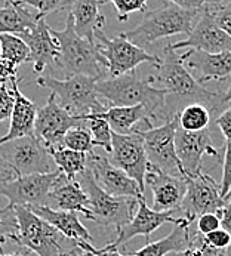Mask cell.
Masks as SVG:
<instances>
[{"label": "cell", "mask_w": 231, "mask_h": 256, "mask_svg": "<svg viewBox=\"0 0 231 256\" xmlns=\"http://www.w3.org/2000/svg\"><path fill=\"white\" fill-rule=\"evenodd\" d=\"M14 110V95L6 84H0V122L10 118Z\"/></svg>", "instance_id": "39"}, {"label": "cell", "mask_w": 231, "mask_h": 256, "mask_svg": "<svg viewBox=\"0 0 231 256\" xmlns=\"http://www.w3.org/2000/svg\"><path fill=\"white\" fill-rule=\"evenodd\" d=\"M6 82H10V77L4 72L0 70V84H6Z\"/></svg>", "instance_id": "49"}, {"label": "cell", "mask_w": 231, "mask_h": 256, "mask_svg": "<svg viewBox=\"0 0 231 256\" xmlns=\"http://www.w3.org/2000/svg\"><path fill=\"white\" fill-rule=\"evenodd\" d=\"M86 128L94 136L96 146H101L107 152H112L113 148V130L108 122L102 117V112H92L83 116Z\"/></svg>", "instance_id": "32"}, {"label": "cell", "mask_w": 231, "mask_h": 256, "mask_svg": "<svg viewBox=\"0 0 231 256\" xmlns=\"http://www.w3.org/2000/svg\"><path fill=\"white\" fill-rule=\"evenodd\" d=\"M4 2H6V3H15L16 0H4Z\"/></svg>", "instance_id": "55"}, {"label": "cell", "mask_w": 231, "mask_h": 256, "mask_svg": "<svg viewBox=\"0 0 231 256\" xmlns=\"http://www.w3.org/2000/svg\"><path fill=\"white\" fill-rule=\"evenodd\" d=\"M216 126L222 132L226 141L231 142V106L220 114V117L216 118Z\"/></svg>", "instance_id": "44"}, {"label": "cell", "mask_w": 231, "mask_h": 256, "mask_svg": "<svg viewBox=\"0 0 231 256\" xmlns=\"http://www.w3.org/2000/svg\"><path fill=\"white\" fill-rule=\"evenodd\" d=\"M198 15L200 10L182 9L168 2L160 8L147 12L135 28L124 32L120 36L146 49L164 37L190 34Z\"/></svg>", "instance_id": "4"}, {"label": "cell", "mask_w": 231, "mask_h": 256, "mask_svg": "<svg viewBox=\"0 0 231 256\" xmlns=\"http://www.w3.org/2000/svg\"><path fill=\"white\" fill-rule=\"evenodd\" d=\"M50 34L58 43L56 64L68 76L83 74L102 78L107 70V61L101 55L98 43L80 37L74 30L73 16L68 14L64 30L50 28Z\"/></svg>", "instance_id": "2"}, {"label": "cell", "mask_w": 231, "mask_h": 256, "mask_svg": "<svg viewBox=\"0 0 231 256\" xmlns=\"http://www.w3.org/2000/svg\"><path fill=\"white\" fill-rule=\"evenodd\" d=\"M88 169L92 174L95 182L106 192L114 197H130L142 198L144 192L138 182L132 180L122 169L112 164L107 157L98 156L95 152L88 154Z\"/></svg>", "instance_id": "16"}, {"label": "cell", "mask_w": 231, "mask_h": 256, "mask_svg": "<svg viewBox=\"0 0 231 256\" xmlns=\"http://www.w3.org/2000/svg\"><path fill=\"white\" fill-rule=\"evenodd\" d=\"M48 151L54 163L56 164V169L70 180H76L80 174L88 169V154L84 152L74 151L62 146L48 148Z\"/></svg>", "instance_id": "29"}, {"label": "cell", "mask_w": 231, "mask_h": 256, "mask_svg": "<svg viewBox=\"0 0 231 256\" xmlns=\"http://www.w3.org/2000/svg\"><path fill=\"white\" fill-rule=\"evenodd\" d=\"M30 255V250H27V254H0V256H28Z\"/></svg>", "instance_id": "50"}, {"label": "cell", "mask_w": 231, "mask_h": 256, "mask_svg": "<svg viewBox=\"0 0 231 256\" xmlns=\"http://www.w3.org/2000/svg\"><path fill=\"white\" fill-rule=\"evenodd\" d=\"M28 209H32L38 216L46 220L48 224H50L66 238L73 240V242H86V243L94 242L88 228L78 220L77 212L58 210L50 206H33Z\"/></svg>", "instance_id": "24"}, {"label": "cell", "mask_w": 231, "mask_h": 256, "mask_svg": "<svg viewBox=\"0 0 231 256\" xmlns=\"http://www.w3.org/2000/svg\"><path fill=\"white\" fill-rule=\"evenodd\" d=\"M20 3H6L0 8V33H9L22 37L32 32L40 20L38 14H32Z\"/></svg>", "instance_id": "28"}, {"label": "cell", "mask_w": 231, "mask_h": 256, "mask_svg": "<svg viewBox=\"0 0 231 256\" xmlns=\"http://www.w3.org/2000/svg\"><path fill=\"white\" fill-rule=\"evenodd\" d=\"M94 36L98 38V48L101 55L107 61V72L110 77H118L122 74L135 72L141 64H153L157 68L162 64V58L148 54L146 49L134 44L120 34L113 38L104 34L102 30H96Z\"/></svg>", "instance_id": "9"}, {"label": "cell", "mask_w": 231, "mask_h": 256, "mask_svg": "<svg viewBox=\"0 0 231 256\" xmlns=\"http://www.w3.org/2000/svg\"><path fill=\"white\" fill-rule=\"evenodd\" d=\"M154 83L160 84L169 95H178L192 102L203 104L208 108L214 106L215 110L218 106H222L221 94L204 89L186 68L181 55H176L170 44L163 48L162 64L157 67V76L153 77Z\"/></svg>", "instance_id": "5"}, {"label": "cell", "mask_w": 231, "mask_h": 256, "mask_svg": "<svg viewBox=\"0 0 231 256\" xmlns=\"http://www.w3.org/2000/svg\"><path fill=\"white\" fill-rule=\"evenodd\" d=\"M76 244L80 250L90 252V254H94V255L96 256H132L130 254H122L117 249H108L106 246L98 249V248H95V246H92L90 243H86V242H76Z\"/></svg>", "instance_id": "42"}, {"label": "cell", "mask_w": 231, "mask_h": 256, "mask_svg": "<svg viewBox=\"0 0 231 256\" xmlns=\"http://www.w3.org/2000/svg\"><path fill=\"white\" fill-rule=\"evenodd\" d=\"M215 254H216V250H212V249H209L206 244L202 243V236H200L198 244H192V246L184 249V250L175 252L174 256H210L215 255Z\"/></svg>", "instance_id": "43"}, {"label": "cell", "mask_w": 231, "mask_h": 256, "mask_svg": "<svg viewBox=\"0 0 231 256\" xmlns=\"http://www.w3.org/2000/svg\"><path fill=\"white\" fill-rule=\"evenodd\" d=\"M178 112H175L166 123L157 128L136 130L142 140L148 163L176 178L186 180V174L180 163L175 150V134L178 129Z\"/></svg>", "instance_id": "8"}, {"label": "cell", "mask_w": 231, "mask_h": 256, "mask_svg": "<svg viewBox=\"0 0 231 256\" xmlns=\"http://www.w3.org/2000/svg\"><path fill=\"white\" fill-rule=\"evenodd\" d=\"M2 157L18 176L49 174L52 170L50 154L34 135L22 136L0 146Z\"/></svg>", "instance_id": "10"}, {"label": "cell", "mask_w": 231, "mask_h": 256, "mask_svg": "<svg viewBox=\"0 0 231 256\" xmlns=\"http://www.w3.org/2000/svg\"><path fill=\"white\" fill-rule=\"evenodd\" d=\"M102 117L108 122L112 130L116 134L128 135L138 129L136 124H148L158 117L152 114L144 106L134 107H110L102 112Z\"/></svg>", "instance_id": "27"}, {"label": "cell", "mask_w": 231, "mask_h": 256, "mask_svg": "<svg viewBox=\"0 0 231 256\" xmlns=\"http://www.w3.org/2000/svg\"><path fill=\"white\" fill-rule=\"evenodd\" d=\"M101 3H113L118 21L124 22L134 12H146L148 0H100Z\"/></svg>", "instance_id": "34"}, {"label": "cell", "mask_w": 231, "mask_h": 256, "mask_svg": "<svg viewBox=\"0 0 231 256\" xmlns=\"http://www.w3.org/2000/svg\"><path fill=\"white\" fill-rule=\"evenodd\" d=\"M21 38H24L30 49V62L36 73H42L48 66L56 62L58 43L50 34V27L46 24L44 18H40L36 27Z\"/></svg>", "instance_id": "23"}, {"label": "cell", "mask_w": 231, "mask_h": 256, "mask_svg": "<svg viewBox=\"0 0 231 256\" xmlns=\"http://www.w3.org/2000/svg\"><path fill=\"white\" fill-rule=\"evenodd\" d=\"M18 2L38 10L40 18H44L52 12H60L66 9L68 4H72V0H18Z\"/></svg>", "instance_id": "35"}, {"label": "cell", "mask_w": 231, "mask_h": 256, "mask_svg": "<svg viewBox=\"0 0 231 256\" xmlns=\"http://www.w3.org/2000/svg\"><path fill=\"white\" fill-rule=\"evenodd\" d=\"M108 160L116 168L122 169L132 180H135L142 192L146 191V175L150 163L147 158L144 140L138 132L128 135L113 132V148Z\"/></svg>", "instance_id": "14"}, {"label": "cell", "mask_w": 231, "mask_h": 256, "mask_svg": "<svg viewBox=\"0 0 231 256\" xmlns=\"http://www.w3.org/2000/svg\"><path fill=\"white\" fill-rule=\"evenodd\" d=\"M62 146L84 152V154H90V152H94V146H96V144H95L94 136L88 128L77 126L66 134V136L62 140Z\"/></svg>", "instance_id": "33"}, {"label": "cell", "mask_w": 231, "mask_h": 256, "mask_svg": "<svg viewBox=\"0 0 231 256\" xmlns=\"http://www.w3.org/2000/svg\"><path fill=\"white\" fill-rule=\"evenodd\" d=\"M218 216L221 220V228H224L226 231H228L231 236V198L226 202V204L220 210Z\"/></svg>", "instance_id": "45"}, {"label": "cell", "mask_w": 231, "mask_h": 256, "mask_svg": "<svg viewBox=\"0 0 231 256\" xmlns=\"http://www.w3.org/2000/svg\"><path fill=\"white\" fill-rule=\"evenodd\" d=\"M212 114L209 108L203 104L192 102L186 106L182 111L178 112V123L180 128L188 132H200L204 130L210 123Z\"/></svg>", "instance_id": "31"}, {"label": "cell", "mask_w": 231, "mask_h": 256, "mask_svg": "<svg viewBox=\"0 0 231 256\" xmlns=\"http://www.w3.org/2000/svg\"><path fill=\"white\" fill-rule=\"evenodd\" d=\"M18 175L15 174V170L9 166V163L2 157V154H0V184L2 182H6V181H9V180H14V178H16Z\"/></svg>", "instance_id": "46"}, {"label": "cell", "mask_w": 231, "mask_h": 256, "mask_svg": "<svg viewBox=\"0 0 231 256\" xmlns=\"http://www.w3.org/2000/svg\"><path fill=\"white\" fill-rule=\"evenodd\" d=\"M0 52L3 61L15 70L18 66L30 62V49L24 38L16 34L0 33Z\"/></svg>", "instance_id": "30"}, {"label": "cell", "mask_w": 231, "mask_h": 256, "mask_svg": "<svg viewBox=\"0 0 231 256\" xmlns=\"http://www.w3.org/2000/svg\"><path fill=\"white\" fill-rule=\"evenodd\" d=\"M73 256H96L94 255V254H90V252H83V250H80V254H76V255Z\"/></svg>", "instance_id": "51"}, {"label": "cell", "mask_w": 231, "mask_h": 256, "mask_svg": "<svg viewBox=\"0 0 231 256\" xmlns=\"http://www.w3.org/2000/svg\"><path fill=\"white\" fill-rule=\"evenodd\" d=\"M182 9L188 10H202L204 8H218L222 4L224 0H168Z\"/></svg>", "instance_id": "40"}, {"label": "cell", "mask_w": 231, "mask_h": 256, "mask_svg": "<svg viewBox=\"0 0 231 256\" xmlns=\"http://www.w3.org/2000/svg\"><path fill=\"white\" fill-rule=\"evenodd\" d=\"M0 254H3V249L2 248H0Z\"/></svg>", "instance_id": "56"}, {"label": "cell", "mask_w": 231, "mask_h": 256, "mask_svg": "<svg viewBox=\"0 0 231 256\" xmlns=\"http://www.w3.org/2000/svg\"><path fill=\"white\" fill-rule=\"evenodd\" d=\"M2 224H3V220H2V218H0V225H2ZM3 240H4V238L0 236V248H2V249H3V246H2V244H3Z\"/></svg>", "instance_id": "53"}, {"label": "cell", "mask_w": 231, "mask_h": 256, "mask_svg": "<svg viewBox=\"0 0 231 256\" xmlns=\"http://www.w3.org/2000/svg\"><path fill=\"white\" fill-rule=\"evenodd\" d=\"M100 78L74 74L66 80L55 78L52 76H40L38 84L48 88L56 96L58 104L73 116H86L92 112H104L106 107L100 102L96 92V82Z\"/></svg>", "instance_id": "6"}, {"label": "cell", "mask_w": 231, "mask_h": 256, "mask_svg": "<svg viewBox=\"0 0 231 256\" xmlns=\"http://www.w3.org/2000/svg\"><path fill=\"white\" fill-rule=\"evenodd\" d=\"M190 225H192V220H188L184 216L180 218L178 224L175 225L174 231L169 236H166L157 242H153V243H147L144 248H141L140 250H136L130 255L166 256L168 254H175V252L190 248L192 244H196V242L200 238L198 236H192Z\"/></svg>", "instance_id": "25"}, {"label": "cell", "mask_w": 231, "mask_h": 256, "mask_svg": "<svg viewBox=\"0 0 231 256\" xmlns=\"http://www.w3.org/2000/svg\"><path fill=\"white\" fill-rule=\"evenodd\" d=\"M84 190L89 200L90 220L102 226H112L116 231L134 218L138 209L140 198L130 197H114L106 192L98 184L95 182L89 169L80 174L76 178Z\"/></svg>", "instance_id": "7"}, {"label": "cell", "mask_w": 231, "mask_h": 256, "mask_svg": "<svg viewBox=\"0 0 231 256\" xmlns=\"http://www.w3.org/2000/svg\"><path fill=\"white\" fill-rule=\"evenodd\" d=\"M174 212H156L153 209L148 208L146 197L138 200V209L134 215V218L130 222H128L126 225H123L120 230L116 231L117 237L114 242L106 244V248L108 249H118L122 244L128 243L129 240L138 237V236H144L146 238H148L157 228H160L163 224H174L176 225L180 218H174L172 216Z\"/></svg>", "instance_id": "18"}, {"label": "cell", "mask_w": 231, "mask_h": 256, "mask_svg": "<svg viewBox=\"0 0 231 256\" xmlns=\"http://www.w3.org/2000/svg\"><path fill=\"white\" fill-rule=\"evenodd\" d=\"M84 123L83 116H73L66 108H62L54 94L49 95L46 104L38 110V117L34 123V136L46 148L62 146L66 134Z\"/></svg>", "instance_id": "13"}, {"label": "cell", "mask_w": 231, "mask_h": 256, "mask_svg": "<svg viewBox=\"0 0 231 256\" xmlns=\"http://www.w3.org/2000/svg\"><path fill=\"white\" fill-rule=\"evenodd\" d=\"M215 21L231 37V2L215 8Z\"/></svg>", "instance_id": "41"}, {"label": "cell", "mask_w": 231, "mask_h": 256, "mask_svg": "<svg viewBox=\"0 0 231 256\" xmlns=\"http://www.w3.org/2000/svg\"><path fill=\"white\" fill-rule=\"evenodd\" d=\"M10 90L14 95V110L10 116L9 130L0 138V146L16 138L34 135V123L38 117L36 104L20 90L18 77L10 78Z\"/></svg>", "instance_id": "21"}, {"label": "cell", "mask_w": 231, "mask_h": 256, "mask_svg": "<svg viewBox=\"0 0 231 256\" xmlns=\"http://www.w3.org/2000/svg\"><path fill=\"white\" fill-rule=\"evenodd\" d=\"M12 212L14 220H2L6 226H10L14 232H9V238L16 242L24 249L38 256H73L77 254L76 242L66 238L50 224L38 216L32 209L26 206H6Z\"/></svg>", "instance_id": "1"}, {"label": "cell", "mask_w": 231, "mask_h": 256, "mask_svg": "<svg viewBox=\"0 0 231 256\" xmlns=\"http://www.w3.org/2000/svg\"><path fill=\"white\" fill-rule=\"evenodd\" d=\"M215 256H228V252L227 250H216Z\"/></svg>", "instance_id": "52"}, {"label": "cell", "mask_w": 231, "mask_h": 256, "mask_svg": "<svg viewBox=\"0 0 231 256\" xmlns=\"http://www.w3.org/2000/svg\"><path fill=\"white\" fill-rule=\"evenodd\" d=\"M60 174L56 169L49 174L16 176L0 184V197L8 198L9 206H49V196Z\"/></svg>", "instance_id": "11"}, {"label": "cell", "mask_w": 231, "mask_h": 256, "mask_svg": "<svg viewBox=\"0 0 231 256\" xmlns=\"http://www.w3.org/2000/svg\"><path fill=\"white\" fill-rule=\"evenodd\" d=\"M230 198H231V190H230V192H228V194L226 196V202H227V200H230Z\"/></svg>", "instance_id": "54"}, {"label": "cell", "mask_w": 231, "mask_h": 256, "mask_svg": "<svg viewBox=\"0 0 231 256\" xmlns=\"http://www.w3.org/2000/svg\"><path fill=\"white\" fill-rule=\"evenodd\" d=\"M231 101V83L228 84V88L221 94V104L224 106V104H227V102H230Z\"/></svg>", "instance_id": "48"}, {"label": "cell", "mask_w": 231, "mask_h": 256, "mask_svg": "<svg viewBox=\"0 0 231 256\" xmlns=\"http://www.w3.org/2000/svg\"><path fill=\"white\" fill-rule=\"evenodd\" d=\"M175 150L186 178H192L202 172V157L204 154L220 158V152L212 144L210 135L206 129L200 132H188L178 126L175 134Z\"/></svg>", "instance_id": "17"}, {"label": "cell", "mask_w": 231, "mask_h": 256, "mask_svg": "<svg viewBox=\"0 0 231 256\" xmlns=\"http://www.w3.org/2000/svg\"><path fill=\"white\" fill-rule=\"evenodd\" d=\"M170 46L174 50L190 48L202 52L216 54L231 50V37L216 24L215 8H204L200 10V15L188 37Z\"/></svg>", "instance_id": "15"}, {"label": "cell", "mask_w": 231, "mask_h": 256, "mask_svg": "<svg viewBox=\"0 0 231 256\" xmlns=\"http://www.w3.org/2000/svg\"><path fill=\"white\" fill-rule=\"evenodd\" d=\"M186 184L187 190L180 209L184 218L192 222L204 214H220L224 208L226 200L221 194V186L209 174L202 170L192 178L187 176Z\"/></svg>", "instance_id": "12"}, {"label": "cell", "mask_w": 231, "mask_h": 256, "mask_svg": "<svg viewBox=\"0 0 231 256\" xmlns=\"http://www.w3.org/2000/svg\"><path fill=\"white\" fill-rule=\"evenodd\" d=\"M146 185L153 192V210L176 212L181 209L187 190L186 180L172 176L150 164L146 175Z\"/></svg>", "instance_id": "19"}, {"label": "cell", "mask_w": 231, "mask_h": 256, "mask_svg": "<svg viewBox=\"0 0 231 256\" xmlns=\"http://www.w3.org/2000/svg\"><path fill=\"white\" fill-rule=\"evenodd\" d=\"M202 243L212 250H227L231 248V236L224 228H218L206 236H202Z\"/></svg>", "instance_id": "36"}, {"label": "cell", "mask_w": 231, "mask_h": 256, "mask_svg": "<svg viewBox=\"0 0 231 256\" xmlns=\"http://www.w3.org/2000/svg\"><path fill=\"white\" fill-rule=\"evenodd\" d=\"M218 228H221V220L218 214H204L197 218V231L200 236H206Z\"/></svg>", "instance_id": "38"}, {"label": "cell", "mask_w": 231, "mask_h": 256, "mask_svg": "<svg viewBox=\"0 0 231 256\" xmlns=\"http://www.w3.org/2000/svg\"><path fill=\"white\" fill-rule=\"evenodd\" d=\"M187 70H192L194 78L203 84L209 80H224L231 76V50L216 54L188 49L181 55Z\"/></svg>", "instance_id": "20"}, {"label": "cell", "mask_w": 231, "mask_h": 256, "mask_svg": "<svg viewBox=\"0 0 231 256\" xmlns=\"http://www.w3.org/2000/svg\"><path fill=\"white\" fill-rule=\"evenodd\" d=\"M95 88L98 95L113 104V107L144 106L154 116L163 108L164 100L169 95L164 89L154 86L153 77L140 78L135 72L100 78Z\"/></svg>", "instance_id": "3"}, {"label": "cell", "mask_w": 231, "mask_h": 256, "mask_svg": "<svg viewBox=\"0 0 231 256\" xmlns=\"http://www.w3.org/2000/svg\"><path fill=\"white\" fill-rule=\"evenodd\" d=\"M0 70H2V72H4V73L10 77V78H12V77H16V70H15V68H12V67H9V66L3 61L2 52H0Z\"/></svg>", "instance_id": "47"}, {"label": "cell", "mask_w": 231, "mask_h": 256, "mask_svg": "<svg viewBox=\"0 0 231 256\" xmlns=\"http://www.w3.org/2000/svg\"><path fill=\"white\" fill-rule=\"evenodd\" d=\"M49 206L58 210L80 212L86 220H90L89 200L77 180H70L62 172L56 178L49 196Z\"/></svg>", "instance_id": "22"}, {"label": "cell", "mask_w": 231, "mask_h": 256, "mask_svg": "<svg viewBox=\"0 0 231 256\" xmlns=\"http://www.w3.org/2000/svg\"><path fill=\"white\" fill-rule=\"evenodd\" d=\"M70 15L77 34L89 42H94L95 32L106 26V16L100 12V0H72Z\"/></svg>", "instance_id": "26"}, {"label": "cell", "mask_w": 231, "mask_h": 256, "mask_svg": "<svg viewBox=\"0 0 231 256\" xmlns=\"http://www.w3.org/2000/svg\"><path fill=\"white\" fill-rule=\"evenodd\" d=\"M221 194L226 200V196L231 190V142H226L224 150V166H222V180H221Z\"/></svg>", "instance_id": "37"}]
</instances>
